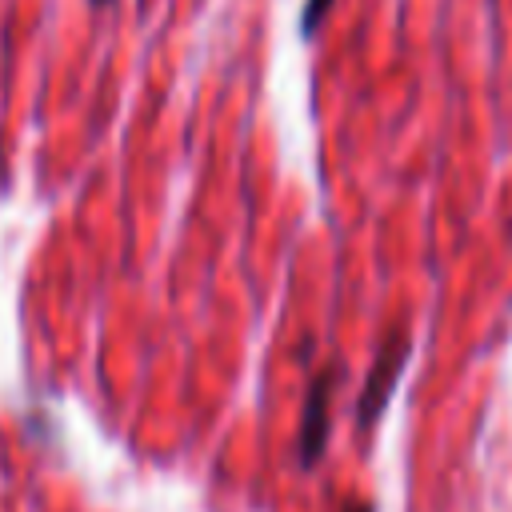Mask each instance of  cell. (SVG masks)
Returning a JSON list of instances; mask_svg holds the SVG:
<instances>
[{"instance_id":"6da1fadb","label":"cell","mask_w":512,"mask_h":512,"mask_svg":"<svg viewBox=\"0 0 512 512\" xmlns=\"http://www.w3.org/2000/svg\"><path fill=\"white\" fill-rule=\"evenodd\" d=\"M408 356H412V328H408L404 320H396V324L380 336L376 356H372L368 376H364L360 396H356V428H360V432H372L376 420L384 416V408H388V400H392V392H396V384H400V372H404Z\"/></svg>"},{"instance_id":"7a4b0ae2","label":"cell","mask_w":512,"mask_h":512,"mask_svg":"<svg viewBox=\"0 0 512 512\" xmlns=\"http://www.w3.org/2000/svg\"><path fill=\"white\" fill-rule=\"evenodd\" d=\"M344 380V364L340 360H328L312 384H308V396H304V416H300V432H296V460L300 468H316L324 448H328V432H332V396Z\"/></svg>"},{"instance_id":"3957f363","label":"cell","mask_w":512,"mask_h":512,"mask_svg":"<svg viewBox=\"0 0 512 512\" xmlns=\"http://www.w3.org/2000/svg\"><path fill=\"white\" fill-rule=\"evenodd\" d=\"M332 4L336 0H304V8H300V36H312L324 24V16L332 12Z\"/></svg>"},{"instance_id":"277c9868","label":"cell","mask_w":512,"mask_h":512,"mask_svg":"<svg viewBox=\"0 0 512 512\" xmlns=\"http://www.w3.org/2000/svg\"><path fill=\"white\" fill-rule=\"evenodd\" d=\"M344 512H376V504H364V500H360V504H348Z\"/></svg>"},{"instance_id":"5b68a950","label":"cell","mask_w":512,"mask_h":512,"mask_svg":"<svg viewBox=\"0 0 512 512\" xmlns=\"http://www.w3.org/2000/svg\"><path fill=\"white\" fill-rule=\"evenodd\" d=\"M92 8H108V4H116V0H88Z\"/></svg>"}]
</instances>
